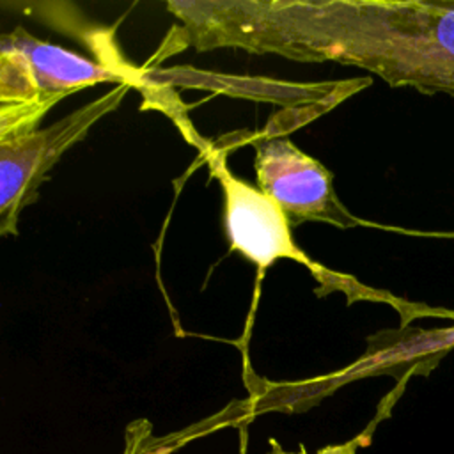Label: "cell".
Listing matches in <instances>:
<instances>
[{"label":"cell","instance_id":"2","mask_svg":"<svg viewBox=\"0 0 454 454\" xmlns=\"http://www.w3.org/2000/svg\"><path fill=\"white\" fill-rule=\"evenodd\" d=\"M206 160L209 163L211 174L220 181L223 192V220L229 241L232 248L252 261L259 270L268 268L277 259H291L301 262L323 287V293L342 291L349 301H387L401 314L403 326H408L411 319L424 316L454 319V312L450 310L403 301L385 291L365 287L349 275L333 273L332 270L309 259L293 241L289 231L291 225L282 209L268 195L238 179L225 165L223 153L211 149L206 153Z\"/></svg>","mask_w":454,"mask_h":454},{"label":"cell","instance_id":"1","mask_svg":"<svg viewBox=\"0 0 454 454\" xmlns=\"http://www.w3.org/2000/svg\"><path fill=\"white\" fill-rule=\"evenodd\" d=\"M207 48L238 46L298 60H337L454 99V0L213 2Z\"/></svg>","mask_w":454,"mask_h":454},{"label":"cell","instance_id":"6","mask_svg":"<svg viewBox=\"0 0 454 454\" xmlns=\"http://www.w3.org/2000/svg\"><path fill=\"white\" fill-rule=\"evenodd\" d=\"M372 348L381 372L404 381L413 374H427L454 349V326L427 330L401 326L378 333L372 339Z\"/></svg>","mask_w":454,"mask_h":454},{"label":"cell","instance_id":"7","mask_svg":"<svg viewBox=\"0 0 454 454\" xmlns=\"http://www.w3.org/2000/svg\"><path fill=\"white\" fill-rule=\"evenodd\" d=\"M0 140L35 129L37 121L48 110L27 57L2 39L0 55Z\"/></svg>","mask_w":454,"mask_h":454},{"label":"cell","instance_id":"3","mask_svg":"<svg viewBox=\"0 0 454 454\" xmlns=\"http://www.w3.org/2000/svg\"><path fill=\"white\" fill-rule=\"evenodd\" d=\"M119 83L101 98L80 106L55 124L0 140V231L16 232L18 215L28 206L35 190L57 160L103 115L112 112L129 89Z\"/></svg>","mask_w":454,"mask_h":454},{"label":"cell","instance_id":"4","mask_svg":"<svg viewBox=\"0 0 454 454\" xmlns=\"http://www.w3.org/2000/svg\"><path fill=\"white\" fill-rule=\"evenodd\" d=\"M241 137L255 149L259 190L282 209L289 225L325 222L346 229L360 223L337 199L332 174L287 137L268 128Z\"/></svg>","mask_w":454,"mask_h":454},{"label":"cell","instance_id":"5","mask_svg":"<svg viewBox=\"0 0 454 454\" xmlns=\"http://www.w3.org/2000/svg\"><path fill=\"white\" fill-rule=\"evenodd\" d=\"M2 39L11 43L27 57L41 92V101L48 108L73 90L90 87L99 82L131 83L126 71L92 62L64 48L53 46L27 34L23 28H16L14 32L5 34Z\"/></svg>","mask_w":454,"mask_h":454},{"label":"cell","instance_id":"8","mask_svg":"<svg viewBox=\"0 0 454 454\" xmlns=\"http://www.w3.org/2000/svg\"><path fill=\"white\" fill-rule=\"evenodd\" d=\"M156 438L151 434V427L147 422H138V429L135 424L126 431L124 449L121 454H156Z\"/></svg>","mask_w":454,"mask_h":454}]
</instances>
